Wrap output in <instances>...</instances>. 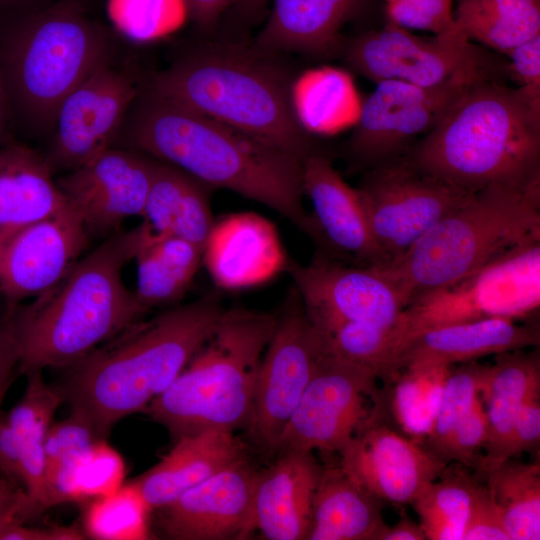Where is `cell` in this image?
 Wrapping results in <instances>:
<instances>
[{"mask_svg":"<svg viewBox=\"0 0 540 540\" xmlns=\"http://www.w3.org/2000/svg\"><path fill=\"white\" fill-rule=\"evenodd\" d=\"M275 322L268 312L224 309L207 340L144 413L175 439L205 429L246 426Z\"/></svg>","mask_w":540,"mask_h":540,"instance_id":"cell-8","label":"cell"},{"mask_svg":"<svg viewBox=\"0 0 540 540\" xmlns=\"http://www.w3.org/2000/svg\"><path fill=\"white\" fill-rule=\"evenodd\" d=\"M245 457L246 446L233 431L205 429L176 439L159 462L132 481L151 509H160Z\"/></svg>","mask_w":540,"mask_h":540,"instance_id":"cell-25","label":"cell"},{"mask_svg":"<svg viewBox=\"0 0 540 540\" xmlns=\"http://www.w3.org/2000/svg\"><path fill=\"white\" fill-rule=\"evenodd\" d=\"M540 439V395L528 399L520 408L511 431L506 459L535 449Z\"/></svg>","mask_w":540,"mask_h":540,"instance_id":"cell-47","label":"cell"},{"mask_svg":"<svg viewBox=\"0 0 540 540\" xmlns=\"http://www.w3.org/2000/svg\"><path fill=\"white\" fill-rule=\"evenodd\" d=\"M252 46L190 49L146 84L157 94L303 160L314 149L291 104L284 68Z\"/></svg>","mask_w":540,"mask_h":540,"instance_id":"cell-5","label":"cell"},{"mask_svg":"<svg viewBox=\"0 0 540 540\" xmlns=\"http://www.w3.org/2000/svg\"><path fill=\"white\" fill-rule=\"evenodd\" d=\"M383 504L339 465L323 467L307 540H376Z\"/></svg>","mask_w":540,"mask_h":540,"instance_id":"cell-30","label":"cell"},{"mask_svg":"<svg viewBox=\"0 0 540 540\" xmlns=\"http://www.w3.org/2000/svg\"><path fill=\"white\" fill-rule=\"evenodd\" d=\"M291 104L306 133L329 136L355 127L363 100L350 73L321 66L304 71L292 82Z\"/></svg>","mask_w":540,"mask_h":540,"instance_id":"cell-31","label":"cell"},{"mask_svg":"<svg viewBox=\"0 0 540 540\" xmlns=\"http://www.w3.org/2000/svg\"><path fill=\"white\" fill-rule=\"evenodd\" d=\"M26 491L0 474V534L10 525L37 515Z\"/></svg>","mask_w":540,"mask_h":540,"instance_id":"cell-48","label":"cell"},{"mask_svg":"<svg viewBox=\"0 0 540 540\" xmlns=\"http://www.w3.org/2000/svg\"><path fill=\"white\" fill-rule=\"evenodd\" d=\"M287 259L274 225L252 212L215 222L202 256L214 284L225 290L265 283L285 270Z\"/></svg>","mask_w":540,"mask_h":540,"instance_id":"cell-22","label":"cell"},{"mask_svg":"<svg viewBox=\"0 0 540 540\" xmlns=\"http://www.w3.org/2000/svg\"><path fill=\"white\" fill-rule=\"evenodd\" d=\"M141 84L132 72L109 61L64 98L44 155L54 172L75 169L113 146Z\"/></svg>","mask_w":540,"mask_h":540,"instance_id":"cell-16","label":"cell"},{"mask_svg":"<svg viewBox=\"0 0 540 540\" xmlns=\"http://www.w3.org/2000/svg\"><path fill=\"white\" fill-rule=\"evenodd\" d=\"M488 422V437L478 472L485 474L506 460L514 420L521 406L540 395V358L535 349L496 355L487 365L480 392Z\"/></svg>","mask_w":540,"mask_h":540,"instance_id":"cell-27","label":"cell"},{"mask_svg":"<svg viewBox=\"0 0 540 540\" xmlns=\"http://www.w3.org/2000/svg\"><path fill=\"white\" fill-rule=\"evenodd\" d=\"M257 474L247 457L227 466L158 509L161 529L175 540L245 539Z\"/></svg>","mask_w":540,"mask_h":540,"instance_id":"cell-20","label":"cell"},{"mask_svg":"<svg viewBox=\"0 0 540 540\" xmlns=\"http://www.w3.org/2000/svg\"><path fill=\"white\" fill-rule=\"evenodd\" d=\"M9 127H10V121H9L8 104H7L4 86H3L2 79L0 76V143L5 137L7 129Z\"/></svg>","mask_w":540,"mask_h":540,"instance_id":"cell-55","label":"cell"},{"mask_svg":"<svg viewBox=\"0 0 540 540\" xmlns=\"http://www.w3.org/2000/svg\"><path fill=\"white\" fill-rule=\"evenodd\" d=\"M318 332L326 354L363 367L384 381L394 375L397 356L395 327L346 322L328 331Z\"/></svg>","mask_w":540,"mask_h":540,"instance_id":"cell-40","label":"cell"},{"mask_svg":"<svg viewBox=\"0 0 540 540\" xmlns=\"http://www.w3.org/2000/svg\"><path fill=\"white\" fill-rule=\"evenodd\" d=\"M4 239L0 236V260H1V253L3 249Z\"/></svg>","mask_w":540,"mask_h":540,"instance_id":"cell-58","label":"cell"},{"mask_svg":"<svg viewBox=\"0 0 540 540\" xmlns=\"http://www.w3.org/2000/svg\"><path fill=\"white\" fill-rule=\"evenodd\" d=\"M21 400L6 413L15 434L25 480V491L37 513L49 506L45 476V440L53 417L64 401L58 388L47 384L42 371L27 375Z\"/></svg>","mask_w":540,"mask_h":540,"instance_id":"cell-32","label":"cell"},{"mask_svg":"<svg viewBox=\"0 0 540 540\" xmlns=\"http://www.w3.org/2000/svg\"><path fill=\"white\" fill-rule=\"evenodd\" d=\"M19 363L15 338L8 325H0V414L5 394L11 384L13 371Z\"/></svg>","mask_w":540,"mask_h":540,"instance_id":"cell-51","label":"cell"},{"mask_svg":"<svg viewBox=\"0 0 540 540\" xmlns=\"http://www.w3.org/2000/svg\"><path fill=\"white\" fill-rule=\"evenodd\" d=\"M508 68L530 106L540 113V34L504 53Z\"/></svg>","mask_w":540,"mask_h":540,"instance_id":"cell-45","label":"cell"},{"mask_svg":"<svg viewBox=\"0 0 540 540\" xmlns=\"http://www.w3.org/2000/svg\"><path fill=\"white\" fill-rule=\"evenodd\" d=\"M0 474L25 490L20 451L6 413L0 414Z\"/></svg>","mask_w":540,"mask_h":540,"instance_id":"cell-49","label":"cell"},{"mask_svg":"<svg viewBox=\"0 0 540 540\" xmlns=\"http://www.w3.org/2000/svg\"><path fill=\"white\" fill-rule=\"evenodd\" d=\"M151 511L131 480L116 491L89 501L83 516L84 533L98 540L150 539Z\"/></svg>","mask_w":540,"mask_h":540,"instance_id":"cell-39","label":"cell"},{"mask_svg":"<svg viewBox=\"0 0 540 540\" xmlns=\"http://www.w3.org/2000/svg\"><path fill=\"white\" fill-rule=\"evenodd\" d=\"M509 540L540 539V464L506 459L484 474Z\"/></svg>","mask_w":540,"mask_h":540,"instance_id":"cell-36","label":"cell"},{"mask_svg":"<svg viewBox=\"0 0 540 540\" xmlns=\"http://www.w3.org/2000/svg\"><path fill=\"white\" fill-rule=\"evenodd\" d=\"M85 538V533L75 525L37 528L27 526L25 523H16L0 534V540H83Z\"/></svg>","mask_w":540,"mask_h":540,"instance_id":"cell-50","label":"cell"},{"mask_svg":"<svg viewBox=\"0 0 540 540\" xmlns=\"http://www.w3.org/2000/svg\"><path fill=\"white\" fill-rule=\"evenodd\" d=\"M539 241L540 178L495 184L472 193L399 260L380 269L408 305Z\"/></svg>","mask_w":540,"mask_h":540,"instance_id":"cell-7","label":"cell"},{"mask_svg":"<svg viewBox=\"0 0 540 540\" xmlns=\"http://www.w3.org/2000/svg\"><path fill=\"white\" fill-rule=\"evenodd\" d=\"M263 2H264V0H243V5H244L245 9L255 10Z\"/></svg>","mask_w":540,"mask_h":540,"instance_id":"cell-57","label":"cell"},{"mask_svg":"<svg viewBox=\"0 0 540 540\" xmlns=\"http://www.w3.org/2000/svg\"><path fill=\"white\" fill-rule=\"evenodd\" d=\"M452 367L444 383L433 427L423 442L425 448L438 459L452 432L480 396L487 369V365L477 361Z\"/></svg>","mask_w":540,"mask_h":540,"instance_id":"cell-41","label":"cell"},{"mask_svg":"<svg viewBox=\"0 0 540 540\" xmlns=\"http://www.w3.org/2000/svg\"><path fill=\"white\" fill-rule=\"evenodd\" d=\"M463 540H509L501 511L482 482L473 497Z\"/></svg>","mask_w":540,"mask_h":540,"instance_id":"cell-46","label":"cell"},{"mask_svg":"<svg viewBox=\"0 0 540 540\" xmlns=\"http://www.w3.org/2000/svg\"><path fill=\"white\" fill-rule=\"evenodd\" d=\"M421 171L474 193L540 178V113L520 89L472 83L406 153Z\"/></svg>","mask_w":540,"mask_h":540,"instance_id":"cell-4","label":"cell"},{"mask_svg":"<svg viewBox=\"0 0 540 540\" xmlns=\"http://www.w3.org/2000/svg\"><path fill=\"white\" fill-rule=\"evenodd\" d=\"M356 189L385 267L472 194L421 171L406 154L368 168Z\"/></svg>","mask_w":540,"mask_h":540,"instance_id":"cell-11","label":"cell"},{"mask_svg":"<svg viewBox=\"0 0 540 540\" xmlns=\"http://www.w3.org/2000/svg\"><path fill=\"white\" fill-rule=\"evenodd\" d=\"M376 540H426V537L419 523L404 516L392 526L385 524Z\"/></svg>","mask_w":540,"mask_h":540,"instance_id":"cell-53","label":"cell"},{"mask_svg":"<svg viewBox=\"0 0 540 540\" xmlns=\"http://www.w3.org/2000/svg\"><path fill=\"white\" fill-rule=\"evenodd\" d=\"M485 77H491L490 73H463L434 86L397 80L377 82L363 100L349 140L352 158L370 168L406 154L410 142L427 134L472 83Z\"/></svg>","mask_w":540,"mask_h":540,"instance_id":"cell-13","label":"cell"},{"mask_svg":"<svg viewBox=\"0 0 540 540\" xmlns=\"http://www.w3.org/2000/svg\"><path fill=\"white\" fill-rule=\"evenodd\" d=\"M113 146L142 152L209 187L233 191L287 218L316 244L319 233L303 205L302 160L190 110L146 82L132 101Z\"/></svg>","mask_w":540,"mask_h":540,"instance_id":"cell-1","label":"cell"},{"mask_svg":"<svg viewBox=\"0 0 540 540\" xmlns=\"http://www.w3.org/2000/svg\"><path fill=\"white\" fill-rule=\"evenodd\" d=\"M107 11L117 30L137 42L168 36L188 18L184 0H108Z\"/></svg>","mask_w":540,"mask_h":540,"instance_id":"cell-42","label":"cell"},{"mask_svg":"<svg viewBox=\"0 0 540 540\" xmlns=\"http://www.w3.org/2000/svg\"><path fill=\"white\" fill-rule=\"evenodd\" d=\"M323 467L313 452L285 451L258 471L252 530L268 540H307Z\"/></svg>","mask_w":540,"mask_h":540,"instance_id":"cell-23","label":"cell"},{"mask_svg":"<svg viewBox=\"0 0 540 540\" xmlns=\"http://www.w3.org/2000/svg\"><path fill=\"white\" fill-rule=\"evenodd\" d=\"M346 59L375 83L397 80L434 86L463 73L489 72V59L455 30L424 39L389 22L353 39Z\"/></svg>","mask_w":540,"mask_h":540,"instance_id":"cell-15","label":"cell"},{"mask_svg":"<svg viewBox=\"0 0 540 540\" xmlns=\"http://www.w3.org/2000/svg\"><path fill=\"white\" fill-rule=\"evenodd\" d=\"M70 206L44 155L24 144L0 146V236L4 240Z\"/></svg>","mask_w":540,"mask_h":540,"instance_id":"cell-26","label":"cell"},{"mask_svg":"<svg viewBox=\"0 0 540 540\" xmlns=\"http://www.w3.org/2000/svg\"><path fill=\"white\" fill-rule=\"evenodd\" d=\"M88 231L72 206L9 235L0 260V289L11 302L37 298L80 259Z\"/></svg>","mask_w":540,"mask_h":540,"instance_id":"cell-18","label":"cell"},{"mask_svg":"<svg viewBox=\"0 0 540 540\" xmlns=\"http://www.w3.org/2000/svg\"><path fill=\"white\" fill-rule=\"evenodd\" d=\"M539 305L540 241L408 304L395 328L398 354L426 330L493 317L528 319Z\"/></svg>","mask_w":540,"mask_h":540,"instance_id":"cell-9","label":"cell"},{"mask_svg":"<svg viewBox=\"0 0 540 540\" xmlns=\"http://www.w3.org/2000/svg\"><path fill=\"white\" fill-rule=\"evenodd\" d=\"M385 11L388 19H392L409 8L417 0H384Z\"/></svg>","mask_w":540,"mask_h":540,"instance_id":"cell-56","label":"cell"},{"mask_svg":"<svg viewBox=\"0 0 540 540\" xmlns=\"http://www.w3.org/2000/svg\"><path fill=\"white\" fill-rule=\"evenodd\" d=\"M190 16L201 28H210L232 0H184Z\"/></svg>","mask_w":540,"mask_h":540,"instance_id":"cell-52","label":"cell"},{"mask_svg":"<svg viewBox=\"0 0 540 540\" xmlns=\"http://www.w3.org/2000/svg\"><path fill=\"white\" fill-rule=\"evenodd\" d=\"M302 191L313 207L319 252L354 265L385 267L357 189L317 150L302 160Z\"/></svg>","mask_w":540,"mask_h":540,"instance_id":"cell-21","label":"cell"},{"mask_svg":"<svg viewBox=\"0 0 540 540\" xmlns=\"http://www.w3.org/2000/svg\"><path fill=\"white\" fill-rule=\"evenodd\" d=\"M454 463L429 482L410 505L428 540H463L473 497L480 481Z\"/></svg>","mask_w":540,"mask_h":540,"instance_id":"cell-35","label":"cell"},{"mask_svg":"<svg viewBox=\"0 0 540 540\" xmlns=\"http://www.w3.org/2000/svg\"><path fill=\"white\" fill-rule=\"evenodd\" d=\"M223 311L220 298L209 294L135 322L71 366L63 399L105 438L169 388Z\"/></svg>","mask_w":540,"mask_h":540,"instance_id":"cell-2","label":"cell"},{"mask_svg":"<svg viewBox=\"0 0 540 540\" xmlns=\"http://www.w3.org/2000/svg\"><path fill=\"white\" fill-rule=\"evenodd\" d=\"M371 371L326 353L287 422L277 453H339L357 434L384 419V393Z\"/></svg>","mask_w":540,"mask_h":540,"instance_id":"cell-10","label":"cell"},{"mask_svg":"<svg viewBox=\"0 0 540 540\" xmlns=\"http://www.w3.org/2000/svg\"><path fill=\"white\" fill-rule=\"evenodd\" d=\"M540 343L536 323L509 318H485L426 330L401 348L394 372L407 367H450ZM394 373V374H395Z\"/></svg>","mask_w":540,"mask_h":540,"instance_id":"cell-24","label":"cell"},{"mask_svg":"<svg viewBox=\"0 0 540 540\" xmlns=\"http://www.w3.org/2000/svg\"><path fill=\"white\" fill-rule=\"evenodd\" d=\"M150 229L142 222L117 231L80 258L50 290L18 310L7 324L26 376L48 367H71L147 310L122 278Z\"/></svg>","mask_w":540,"mask_h":540,"instance_id":"cell-3","label":"cell"},{"mask_svg":"<svg viewBox=\"0 0 540 540\" xmlns=\"http://www.w3.org/2000/svg\"><path fill=\"white\" fill-rule=\"evenodd\" d=\"M454 30L500 53L540 34V0H458Z\"/></svg>","mask_w":540,"mask_h":540,"instance_id":"cell-34","label":"cell"},{"mask_svg":"<svg viewBox=\"0 0 540 540\" xmlns=\"http://www.w3.org/2000/svg\"><path fill=\"white\" fill-rule=\"evenodd\" d=\"M157 159L112 146L56 182L88 232L106 234L141 216Z\"/></svg>","mask_w":540,"mask_h":540,"instance_id":"cell-17","label":"cell"},{"mask_svg":"<svg viewBox=\"0 0 540 540\" xmlns=\"http://www.w3.org/2000/svg\"><path fill=\"white\" fill-rule=\"evenodd\" d=\"M450 367H407L387 381L393 420L401 433L423 444L429 435L440 404Z\"/></svg>","mask_w":540,"mask_h":540,"instance_id":"cell-38","label":"cell"},{"mask_svg":"<svg viewBox=\"0 0 540 540\" xmlns=\"http://www.w3.org/2000/svg\"><path fill=\"white\" fill-rule=\"evenodd\" d=\"M210 189L176 166L157 160L143 222L154 235L178 237L203 251L215 223Z\"/></svg>","mask_w":540,"mask_h":540,"instance_id":"cell-28","label":"cell"},{"mask_svg":"<svg viewBox=\"0 0 540 540\" xmlns=\"http://www.w3.org/2000/svg\"><path fill=\"white\" fill-rule=\"evenodd\" d=\"M324 353L293 287L262 356L246 424L249 438L264 453L277 454L284 428Z\"/></svg>","mask_w":540,"mask_h":540,"instance_id":"cell-12","label":"cell"},{"mask_svg":"<svg viewBox=\"0 0 540 540\" xmlns=\"http://www.w3.org/2000/svg\"><path fill=\"white\" fill-rule=\"evenodd\" d=\"M285 270L309 321L320 332L346 322L394 328L407 306L395 282L380 268L319 252L308 264L288 258Z\"/></svg>","mask_w":540,"mask_h":540,"instance_id":"cell-14","label":"cell"},{"mask_svg":"<svg viewBox=\"0 0 540 540\" xmlns=\"http://www.w3.org/2000/svg\"><path fill=\"white\" fill-rule=\"evenodd\" d=\"M203 251L174 236L150 231L133 260L137 267L134 291L148 311L180 300L189 289L202 262Z\"/></svg>","mask_w":540,"mask_h":540,"instance_id":"cell-33","label":"cell"},{"mask_svg":"<svg viewBox=\"0 0 540 540\" xmlns=\"http://www.w3.org/2000/svg\"><path fill=\"white\" fill-rule=\"evenodd\" d=\"M356 4L357 0H274L271 15L252 47L268 55L327 52L336 45Z\"/></svg>","mask_w":540,"mask_h":540,"instance_id":"cell-29","label":"cell"},{"mask_svg":"<svg viewBox=\"0 0 540 540\" xmlns=\"http://www.w3.org/2000/svg\"><path fill=\"white\" fill-rule=\"evenodd\" d=\"M125 474L122 456L105 438H99L64 462L49 478V506L108 495L125 483Z\"/></svg>","mask_w":540,"mask_h":540,"instance_id":"cell-37","label":"cell"},{"mask_svg":"<svg viewBox=\"0 0 540 540\" xmlns=\"http://www.w3.org/2000/svg\"><path fill=\"white\" fill-rule=\"evenodd\" d=\"M106 31L75 1L0 18V76L10 127L50 134L64 98L109 62Z\"/></svg>","mask_w":540,"mask_h":540,"instance_id":"cell-6","label":"cell"},{"mask_svg":"<svg viewBox=\"0 0 540 540\" xmlns=\"http://www.w3.org/2000/svg\"><path fill=\"white\" fill-rule=\"evenodd\" d=\"M488 437V422L481 395L472 409L456 426L439 459L445 464L458 463L478 468Z\"/></svg>","mask_w":540,"mask_h":540,"instance_id":"cell-44","label":"cell"},{"mask_svg":"<svg viewBox=\"0 0 540 540\" xmlns=\"http://www.w3.org/2000/svg\"><path fill=\"white\" fill-rule=\"evenodd\" d=\"M339 466L358 484L395 505L411 504L448 464L384 419L357 434L339 453Z\"/></svg>","mask_w":540,"mask_h":540,"instance_id":"cell-19","label":"cell"},{"mask_svg":"<svg viewBox=\"0 0 540 540\" xmlns=\"http://www.w3.org/2000/svg\"><path fill=\"white\" fill-rule=\"evenodd\" d=\"M42 5L41 0H0V18Z\"/></svg>","mask_w":540,"mask_h":540,"instance_id":"cell-54","label":"cell"},{"mask_svg":"<svg viewBox=\"0 0 540 540\" xmlns=\"http://www.w3.org/2000/svg\"><path fill=\"white\" fill-rule=\"evenodd\" d=\"M99 438L103 437L98 435L92 425L73 412L68 418L52 423L44 449L46 482L64 462L87 449Z\"/></svg>","mask_w":540,"mask_h":540,"instance_id":"cell-43","label":"cell"}]
</instances>
